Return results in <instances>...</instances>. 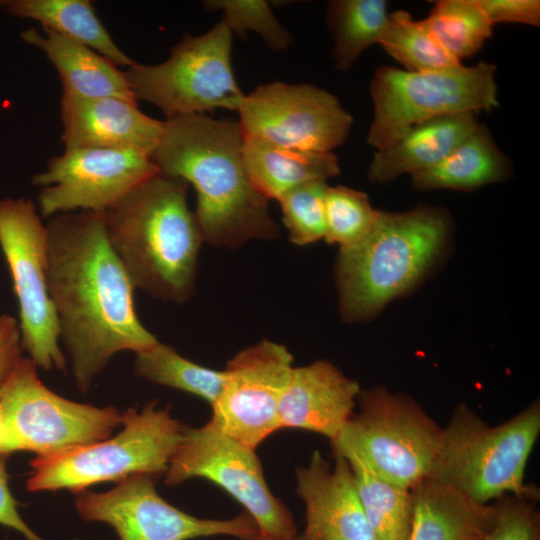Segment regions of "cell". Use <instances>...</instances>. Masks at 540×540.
Returning <instances> with one entry per match:
<instances>
[{
	"label": "cell",
	"mask_w": 540,
	"mask_h": 540,
	"mask_svg": "<svg viewBox=\"0 0 540 540\" xmlns=\"http://www.w3.org/2000/svg\"><path fill=\"white\" fill-rule=\"evenodd\" d=\"M361 389L330 362L294 367L279 402L281 428H299L336 440L351 417Z\"/></svg>",
	"instance_id": "d6986e66"
},
{
	"label": "cell",
	"mask_w": 540,
	"mask_h": 540,
	"mask_svg": "<svg viewBox=\"0 0 540 540\" xmlns=\"http://www.w3.org/2000/svg\"><path fill=\"white\" fill-rule=\"evenodd\" d=\"M0 248L17 299L21 345L45 370H64L59 327L48 288L47 227L26 198L0 199Z\"/></svg>",
	"instance_id": "30bf717a"
},
{
	"label": "cell",
	"mask_w": 540,
	"mask_h": 540,
	"mask_svg": "<svg viewBox=\"0 0 540 540\" xmlns=\"http://www.w3.org/2000/svg\"><path fill=\"white\" fill-rule=\"evenodd\" d=\"M121 424L122 430L113 438L35 457L27 489L79 492L96 483L166 473L185 431L168 409L155 404L141 411L130 408L122 414Z\"/></svg>",
	"instance_id": "8992f818"
},
{
	"label": "cell",
	"mask_w": 540,
	"mask_h": 540,
	"mask_svg": "<svg viewBox=\"0 0 540 540\" xmlns=\"http://www.w3.org/2000/svg\"><path fill=\"white\" fill-rule=\"evenodd\" d=\"M326 181L299 185L279 198L283 223L290 241L298 246L312 244L325 238L324 198Z\"/></svg>",
	"instance_id": "1f68e13d"
},
{
	"label": "cell",
	"mask_w": 540,
	"mask_h": 540,
	"mask_svg": "<svg viewBox=\"0 0 540 540\" xmlns=\"http://www.w3.org/2000/svg\"><path fill=\"white\" fill-rule=\"evenodd\" d=\"M232 36L222 19L202 35L185 36L162 63L135 62L124 71L134 98L155 105L166 119L215 109L237 111L245 94L231 64Z\"/></svg>",
	"instance_id": "9c48e42d"
},
{
	"label": "cell",
	"mask_w": 540,
	"mask_h": 540,
	"mask_svg": "<svg viewBox=\"0 0 540 540\" xmlns=\"http://www.w3.org/2000/svg\"><path fill=\"white\" fill-rule=\"evenodd\" d=\"M29 45L40 49L54 65L63 84V94L76 98L116 97L137 102L125 73L93 49L44 30L21 33Z\"/></svg>",
	"instance_id": "7402d4cb"
},
{
	"label": "cell",
	"mask_w": 540,
	"mask_h": 540,
	"mask_svg": "<svg viewBox=\"0 0 540 540\" xmlns=\"http://www.w3.org/2000/svg\"><path fill=\"white\" fill-rule=\"evenodd\" d=\"M489 22L540 25L538 0H477Z\"/></svg>",
	"instance_id": "e575fe53"
},
{
	"label": "cell",
	"mask_w": 540,
	"mask_h": 540,
	"mask_svg": "<svg viewBox=\"0 0 540 540\" xmlns=\"http://www.w3.org/2000/svg\"><path fill=\"white\" fill-rule=\"evenodd\" d=\"M423 21L443 49L459 62L476 54L492 35L493 25L477 0L436 1Z\"/></svg>",
	"instance_id": "f1b7e54d"
},
{
	"label": "cell",
	"mask_w": 540,
	"mask_h": 540,
	"mask_svg": "<svg viewBox=\"0 0 540 540\" xmlns=\"http://www.w3.org/2000/svg\"><path fill=\"white\" fill-rule=\"evenodd\" d=\"M158 173L151 156L140 151L74 149L51 158L32 182L40 187V214L51 218L74 211L105 212Z\"/></svg>",
	"instance_id": "9a60e30c"
},
{
	"label": "cell",
	"mask_w": 540,
	"mask_h": 540,
	"mask_svg": "<svg viewBox=\"0 0 540 540\" xmlns=\"http://www.w3.org/2000/svg\"><path fill=\"white\" fill-rule=\"evenodd\" d=\"M75 506L83 520L110 525L120 540H190L221 535L243 540L258 532L247 513L225 520L185 513L160 497L148 475L131 476L107 492H83Z\"/></svg>",
	"instance_id": "5bb4252c"
},
{
	"label": "cell",
	"mask_w": 540,
	"mask_h": 540,
	"mask_svg": "<svg viewBox=\"0 0 540 540\" xmlns=\"http://www.w3.org/2000/svg\"><path fill=\"white\" fill-rule=\"evenodd\" d=\"M296 479L306 507L303 533L310 540H375L346 458L335 455L331 467L316 451Z\"/></svg>",
	"instance_id": "e0dca14e"
},
{
	"label": "cell",
	"mask_w": 540,
	"mask_h": 540,
	"mask_svg": "<svg viewBox=\"0 0 540 540\" xmlns=\"http://www.w3.org/2000/svg\"><path fill=\"white\" fill-rule=\"evenodd\" d=\"M203 6L209 11H222L223 20L240 37L254 32L277 52L286 51L293 44V38L275 17L268 1L208 0Z\"/></svg>",
	"instance_id": "d6a6232c"
},
{
	"label": "cell",
	"mask_w": 540,
	"mask_h": 540,
	"mask_svg": "<svg viewBox=\"0 0 540 540\" xmlns=\"http://www.w3.org/2000/svg\"><path fill=\"white\" fill-rule=\"evenodd\" d=\"M237 112L243 136L300 150L332 152L353 125L335 95L308 83L259 85L245 94Z\"/></svg>",
	"instance_id": "4fadbf2b"
},
{
	"label": "cell",
	"mask_w": 540,
	"mask_h": 540,
	"mask_svg": "<svg viewBox=\"0 0 540 540\" xmlns=\"http://www.w3.org/2000/svg\"><path fill=\"white\" fill-rule=\"evenodd\" d=\"M495 73L496 66L488 62L431 71L379 67L369 85L373 118L367 143L380 150L420 123L495 109L499 104Z\"/></svg>",
	"instance_id": "52a82bcc"
},
{
	"label": "cell",
	"mask_w": 540,
	"mask_h": 540,
	"mask_svg": "<svg viewBox=\"0 0 540 540\" xmlns=\"http://www.w3.org/2000/svg\"><path fill=\"white\" fill-rule=\"evenodd\" d=\"M325 240L340 247L355 245L375 227L380 211L364 192L346 186H328L324 198Z\"/></svg>",
	"instance_id": "4dcf8cb0"
},
{
	"label": "cell",
	"mask_w": 540,
	"mask_h": 540,
	"mask_svg": "<svg viewBox=\"0 0 540 540\" xmlns=\"http://www.w3.org/2000/svg\"><path fill=\"white\" fill-rule=\"evenodd\" d=\"M379 45L408 71L440 70L462 64L437 42L425 22L404 10L389 13Z\"/></svg>",
	"instance_id": "f546056e"
},
{
	"label": "cell",
	"mask_w": 540,
	"mask_h": 540,
	"mask_svg": "<svg viewBox=\"0 0 540 540\" xmlns=\"http://www.w3.org/2000/svg\"><path fill=\"white\" fill-rule=\"evenodd\" d=\"M448 231V215L440 208L380 211L365 239L340 247L335 277L341 317L365 321L410 289L439 254Z\"/></svg>",
	"instance_id": "277c9868"
},
{
	"label": "cell",
	"mask_w": 540,
	"mask_h": 540,
	"mask_svg": "<svg viewBox=\"0 0 540 540\" xmlns=\"http://www.w3.org/2000/svg\"><path fill=\"white\" fill-rule=\"evenodd\" d=\"M7 454L0 453V525L21 533L27 540H43L23 520L17 509V501L13 497L6 471Z\"/></svg>",
	"instance_id": "8d00e7d4"
},
{
	"label": "cell",
	"mask_w": 540,
	"mask_h": 540,
	"mask_svg": "<svg viewBox=\"0 0 540 540\" xmlns=\"http://www.w3.org/2000/svg\"><path fill=\"white\" fill-rule=\"evenodd\" d=\"M480 124L474 113H458L420 123L383 149L376 150L368 168L372 183H388L445 158Z\"/></svg>",
	"instance_id": "ffe728a7"
},
{
	"label": "cell",
	"mask_w": 540,
	"mask_h": 540,
	"mask_svg": "<svg viewBox=\"0 0 540 540\" xmlns=\"http://www.w3.org/2000/svg\"><path fill=\"white\" fill-rule=\"evenodd\" d=\"M408 540H482L494 523V503L480 504L454 488L424 478L411 488Z\"/></svg>",
	"instance_id": "44dd1931"
},
{
	"label": "cell",
	"mask_w": 540,
	"mask_h": 540,
	"mask_svg": "<svg viewBox=\"0 0 540 540\" xmlns=\"http://www.w3.org/2000/svg\"><path fill=\"white\" fill-rule=\"evenodd\" d=\"M60 107L65 150L124 149L151 156L164 127V121L140 111L137 102L116 97L63 94Z\"/></svg>",
	"instance_id": "ac0fdd59"
},
{
	"label": "cell",
	"mask_w": 540,
	"mask_h": 540,
	"mask_svg": "<svg viewBox=\"0 0 540 540\" xmlns=\"http://www.w3.org/2000/svg\"><path fill=\"white\" fill-rule=\"evenodd\" d=\"M346 458L375 540H408L413 517L411 489L374 473L354 452L333 451Z\"/></svg>",
	"instance_id": "484cf974"
},
{
	"label": "cell",
	"mask_w": 540,
	"mask_h": 540,
	"mask_svg": "<svg viewBox=\"0 0 540 540\" xmlns=\"http://www.w3.org/2000/svg\"><path fill=\"white\" fill-rule=\"evenodd\" d=\"M243 540H310V539L304 533L299 534V535L295 534L294 536L285 538V539H277V538L265 537L259 534L258 532L255 535L248 537L246 539H243Z\"/></svg>",
	"instance_id": "f35d334b"
},
{
	"label": "cell",
	"mask_w": 540,
	"mask_h": 540,
	"mask_svg": "<svg viewBox=\"0 0 540 540\" xmlns=\"http://www.w3.org/2000/svg\"><path fill=\"white\" fill-rule=\"evenodd\" d=\"M134 371L150 382L194 394L211 406L218 399L226 379L225 370L196 364L161 342L136 353Z\"/></svg>",
	"instance_id": "83f0119b"
},
{
	"label": "cell",
	"mask_w": 540,
	"mask_h": 540,
	"mask_svg": "<svg viewBox=\"0 0 540 540\" xmlns=\"http://www.w3.org/2000/svg\"><path fill=\"white\" fill-rule=\"evenodd\" d=\"M0 7L12 16L38 21L44 30L79 42L116 66L135 64L113 41L87 0H5Z\"/></svg>",
	"instance_id": "d4e9b609"
},
{
	"label": "cell",
	"mask_w": 540,
	"mask_h": 540,
	"mask_svg": "<svg viewBox=\"0 0 540 540\" xmlns=\"http://www.w3.org/2000/svg\"><path fill=\"white\" fill-rule=\"evenodd\" d=\"M187 188V182L158 173L103 212L110 246L134 288L178 304L194 292L204 242Z\"/></svg>",
	"instance_id": "3957f363"
},
{
	"label": "cell",
	"mask_w": 540,
	"mask_h": 540,
	"mask_svg": "<svg viewBox=\"0 0 540 540\" xmlns=\"http://www.w3.org/2000/svg\"><path fill=\"white\" fill-rule=\"evenodd\" d=\"M293 368L291 353L273 341L238 352L224 369L225 383L208 423L255 450L281 429L279 402Z\"/></svg>",
	"instance_id": "2e32d148"
},
{
	"label": "cell",
	"mask_w": 540,
	"mask_h": 540,
	"mask_svg": "<svg viewBox=\"0 0 540 540\" xmlns=\"http://www.w3.org/2000/svg\"><path fill=\"white\" fill-rule=\"evenodd\" d=\"M537 501L513 494L493 501L495 520L482 540H540Z\"/></svg>",
	"instance_id": "836d02e7"
},
{
	"label": "cell",
	"mask_w": 540,
	"mask_h": 540,
	"mask_svg": "<svg viewBox=\"0 0 540 540\" xmlns=\"http://www.w3.org/2000/svg\"><path fill=\"white\" fill-rule=\"evenodd\" d=\"M333 451L357 454L378 476L411 489L426 478L438 453L443 427L409 395L385 386L361 390Z\"/></svg>",
	"instance_id": "ba28073f"
},
{
	"label": "cell",
	"mask_w": 540,
	"mask_h": 540,
	"mask_svg": "<svg viewBox=\"0 0 540 540\" xmlns=\"http://www.w3.org/2000/svg\"><path fill=\"white\" fill-rule=\"evenodd\" d=\"M21 350L18 320L8 314L0 315V391L21 360Z\"/></svg>",
	"instance_id": "d590c367"
},
{
	"label": "cell",
	"mask_w": 540,
	"mask_h": 540,
	"mask_svg": "<svg viewBox=\"0 0 540 540\" xmlns=\"http://www.w3.org/2000/svg\"><path fill=\"white\" fill-rule=\"evenodd\" d=\"M243 161L254 188L267 200L312 181H326L340 173L333 152L300 150L243 136Z\"/></svg>",
	"instance_id": "603a6c76"
},
{
	"label": "cell",
	"mask_w": 540,
	"mask_h": 540,
	"mask_svg": "<svg viewBox=\"0 0 540 540\" xmlns=\"http://www.w3.org/2000/svg\"><path fill=\"white\" fill-rule=\"evenodd\" d=\"M388 15L385 0H332L327 4L325 20L333 38L337 70H349L368 47L378 44Z\"/></svg>",
	"instance_id": "4316f807"
},
{
	"label": "cell",
	"mask_w": 540,
	"mask_h": 540,
	"mask_svg": "<svg viewBox=\"0 0 540 540\" xmlns=\"http://www.w3.org/2000/svg\"><path fill=\"white\" fill-rule=\"evenodd\" d=\"M242 147L238 122L186 114L164 121L151 155L159 173L194 187V215L203 240L215 247L235 249L279 236L268 200L247 175Z\"/></svg>",
	"instance_id": "7a4b0ae2"
},
{
	"label": "cell",
	"mask_w": 540,
	"mask_h": 540,
	"mask_svg": "<svg viewBox=\"0 0 540 540\" xmlns=\"http://www.w3.org/2000/svg\"><path fill=\"white\" fill-rule=\"evenodd\" d=\"M510 173L509 158L480 125L441 161L411 174V182L418 190H472L503 181Z\"/></svg>",
	"instance_id": "cb8c5ba5"
},
{
	"label": "cell",
	"mask_w": 540,
	"mask_h": 540,
	"mask_svg": "<svg viewBox=\"0 0 540 540\" xmlns=\"http://www.w3.org/2000/svg\"><path fill=\"white\" fill-rule=\"evenodd\" d=\"M11 452L14 451L0 406V453L9 454Z\"/></svg>",
	"instance_id": "74e56055"
},
{
	"label": "cell",
	"mask_w": 540,
	"mask_h": 540,
	"mask_svg": "<svg viewBox=\"0 0 540 540\" xmlns=\"http://www.w3.org/2000/svg\"><path fill=\"white\" fill-rule=\"evenodd\" d=\"M195 477L217 484L243 505L259 534L277 539L297 534L290 512L270 491L255 450L209 423L185 428L165 482L174 486Z\"/></svg>",
	"instance_id": "7c38bea8"
},
{
	"label": "cell",
	"mask_w": 540,
	"mask_h": 540,
	"mask_svg": "<svg viewBox=\"0 0 540 540\" xmlns=\"http://www.w3.org/2000/svg\"><path fill=\"white\" fill-rule=\"evenodd\" d=\"M0 406L13 451H31L36 457L106 439L122 420L115 407L82 404L55 394L39 379L29 357L21 358L1 389Z\"/></svg>",
	"instance_id": "8fae6325"
},
{
	"label": "cell",
	"mask_w": 540,
	"mask_h": 540,
	"mask_svg": "<svg viewBox=\"0 0 540 540\" xmlns=\"http://www.w3.org/2000/svg\"><path fill=\"white\" fill-rule=\"evenodd\" d=\"M48 288L75 385L87 392L109 360L159 341L140 321L134 286L108 241L103 212L49 218Z\"/></svg>",
	"instance_id": "6da1fadb"
},
{
	"label": "cell",
	"mask_w": 540,
	"mask_h": 540,
	"mask_svg": "<svg viewBox=\"0 0 540 540\" xmlns=\"http://www.w3.org/2000/svg\"><path fill=\"white\" fill-rule=\"evenodd\" d=\"M540 434V401L505 422L490 426L462 403L443 427L441 444L428 478L448 485L480 504L513 494L539 499L524 474Z\"/></svg>",
	"instance_id": "5b68a950"
}]
</instances>
